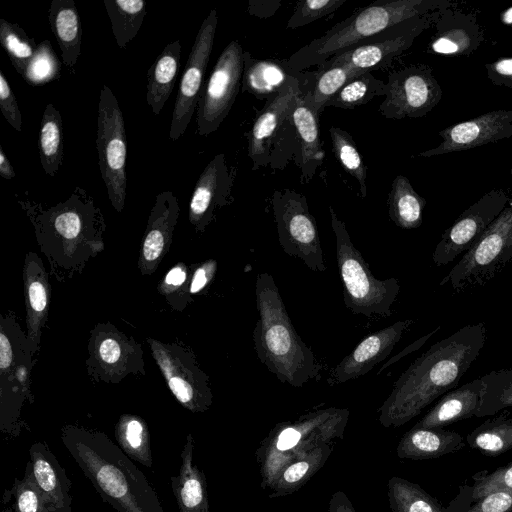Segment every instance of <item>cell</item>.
Returning a JSON list of instances; mask_svg holds the SVG:
<instances>
[{"label": "cell", "instance_id": "1", "mask_svg": "<svg viewBox=\"0 0 512 512\" xmlns=\"http://www.w3.org/2000/svg\"><path fill=\"white\" fill-rule=\"evenodd\" d=\"M486 334L483 322L468 324L430 346L395 381L378 409L380 424L400 427L455 389L479 356Z\"/></svg>", "mask_w": 512, "mask_h": 512}, {"label": "cell", "instance_id": "2", "mask_svg": "<svg viewBox=\"0 0 512 512\" xmlns=\"http://www.w3.org/2000/svg\"><path fill=\"white\" fill-rule=\"evenodd\" d=\"M22 205L50 273L59 282L81 274L104 250V216L84 189L75 187L68 199L48 208L30 202Z\"/></svg>", "mask_w": 512, "mask_h": 512}, {"label": "cell", "instance_id": "3", "mask_svg": "<svg viewBox=\"0 0 512 512\" xmlns=\"http://www.w3.org/2000/svg\"><path fill=\"white\" fill-rule=\"evenodd\" d=\"M61 440L102 499L117 512H165L143 472L104 432L76 425Z\"/></svg>", "mask_w": 512, "mask_h": 512}, {"label": "cell", "instance_id": "4", "mask_svg": "<svg viewBox=\"0 0 512 512\" xmlns=\"http://www.w3.org/2000/svg\"><path fill=\"white\" fill-rule=\"evenodd\" d=\"M255 294L258 319L252 338L260 362L281 383L295 388L319 379L321 365L297 334L270 274H257Z\"/></svg>", "mask_w": 512, "mask_h": 512}, {"label": "cell", "instance_id": "5", "mask_svg": "<svg viewBox=\"0 0 512 512\" xmlns=\"http://www.w3.org/2000/svg\"><path fill=\"white\" fill-rule=\"evenodd\" d=\"M450 0H377L338 22L324 35L292 54L287 60L295 73L322 66L335 55L358 46L376 34L405 20L444 10Z\"/></svg>", "mask_w": 512, "mask_h": 512}, {"label": "cell", "instance_id": "6", "mask_svg": "<svg viewBox=\"0 0 512 512\" xmlns=\"http://www.w3.org/2000/svg\"><path fill=\"white\" fill-rule=\"evenodd\" d=\"M350 412L328 407L276 424L256 450L260 485L270 489L281 471L317 447L342 439Z\"/></svg>", "mask_w": 512, "mask_h": 512}, {"label": "cell", "instance_id": "7", "mask_svg": "<svg viewBox=\"0 0 512 512\" xmlns=\"http://www.w3.org/2000/svg\"><path fill=\"white\" fill-rule=\"evenodd\" d=\"M331 226L336 240V258L343 286L345 306L353 314L365 317H390L391 306L400 292L396 277L377 279L361 252L354 246L345 223L329 206Z\"/></svg>", "mask_w": 512, "mask_h": 512}, {"label": "cell", "instance_id": "8", "mask_svg": "<svg viewBox=\"0 0 512 512\" xmlns=\"http://www.w3.org/2000/svg\"><path fill=\"white\" fill-rule=\"evenodd\" d=\"M32 346L12 312L0 316V420L5 433L16 430L22 407L33 402Z\"/></svg>", "mask_w": 512, "mask_h": 512}, {"label": "cell", "instance_id": "9", "mask_svg": "<svg viewBox=\"0 0 512 512\" xmlns=\"http://www.w3.org/2000/svg\"><path fill=\"white\" fill-rule=\"evenodd\" d=\"M512 263V203L443 277L453 293L485 286Z\"/></svg>", "mask_w": 512, "mask_h": 512}, {"label": "cell", "instance_id": "10", "mask_svg": "<svg viewBox=\"0 0 512 512\" xmlns=\"http://www.w3.org/2000/svg\"><path fill=\"white\" fill-rule=\"evenodd\" d=\"M96 148L109 200L113 208L121 212L127 194V139L121 108L106 85L102 86L99 95Z\"/></svg>", "mask_w": 512, "mask_h": 512}, {"label": "cell", "instance_id": "11", "mask_svg": "<svg viewBox=\"0 0 512 512\" xmlns=\"http://www.w3.org/2000/svg\"><path fill=\"white\" fill-rule=\"evenodd\" d=\"M272 210L283 251L300 259L310 270L324 272V253L306 197L288 188L275 190Z\"/></svg>", "mask_w": 512, "mask_h": 512}, {"label": "cell", "instance_id": "12", "mask_svg": "<svg viewBox=\"0 0 512 512\" xmlns=\"http://www.w3.org/2000/svg\"><path fill=\"white\" fill-rule=\"evenodd\" d=\"M147 342L175 399L193 413L207 411L213 403L210 380L193 350L179 341L165 343L147 338Z\"/></svg>", "mask_w": 512, "mask_h": 512}, {"label": "cell", "instance_id": "13", "mask_svg": "<svg viewBox=\"0 0 512 512\" xmlns=\"http://www.w3.org/2000/svg\"><path fill=\"white\" fill-rule=\"evenodd\" d=\"M87 350V372L97 382L116 384L128 375H145L141 345L110 322L94 326Z\"/></svg>", "mask_w": 512, "mask_h": 512}, {"label": "cell", "instance_id": "14", "mask_svg": "<svg viewBox=\"0 0 512 512\" xmlns=\"http://www.w3.org/2000/svg\"><path fill=\"white\" fill-rule=\"evenodd\" d=\"M243 48L232 40L220 54L202 88L197 106V133L208 136L229 114L239 93L244 69Z\"/></svg>", "mask_w": 512, "mask_h": 512}, {"label": "cell", "instance_id": "15", "mask_svg": "<svg viewBox=\"0 0 512 512\" xmlns=\"http://www.w3.org/2000/svg\"><path fill=\"white\" fill-rule=\"evenodd\" d=\"M440 11L396 24L362 44L335 55L319 68L347 65L362 72L388 68L397 56L412 46L422 32L434 26Z\"/></svg>", "mask_w": 512, "mask_h": 512}, {"label": "cell", "instance_id": "16", "mask_svg": "<svg viewBox=\"0 0 512 512\" xmlns=\"http://www.w3.org/2000/svg\"><path fill=\"white\" fill-rule=\"evenodd\" d=\"M442 88L426 64H411L391 71L378 111L387 119L420 118L442 99Z\"/></svg>", "mask_w": 512, "mask_h": 512}, {"label": "cell", "instance_id": "17", "mask_svg": "<svg viewBox=\"0 0 512 512\" xmlns=\"http://www.w3.org/2000/svg\"><path fill=\"white\" fill-rule=\"evenodd\" d=\"M509 203L510 197L505 189L495 188L486 192L444 231L432 254L433 263L442 267L467 252Z\"/></svg>", "mask_w": 512, "mask_h": 512}, {"label": "cell", "instance_id": "18", "mask_svg": "<svg viewBox=\"0 0 512 512\" xmlns=\"http://www.w3.org/2000/svg\"><path fill=\"white\" fill-rule=\"evenodd\" d=\"M218 15L211 9L203 20L188 56L173 109L169 139L176 141L186 131L198 106L204 74L212 52Z\"/></svg>", "mask_w": 512, "mask_h": 512}, {"label": "cell", "instance_id": "19", "mask_svg": "<svg viewBox=\"0 0 512 512\" xmlns=\"http://www.w3.org/2000/svg\"><path fill=\"white\" fill-rule=\"evenodd\" d=\"M313 75L314 72L306 73L304 78L292 82L267 100L247 136L248 156L252 161L253 171L268 165L276 136L289 123L291 107L297 96L306 93L304 87Z\"/></svg>", "mask_w": 512, "mask_h": 512}, {"label": "cell", "instance_id": "20", "mask_svg": "<svg viewBox=\"0 0 512 512\" xmlns=\"http://www.w3.org/2000/svg\"><path fill=\"white\" fill-rule=\"evenodd\" d=\"M441 143L417 156L460 152L512 137V110H493L451 125L439 132Z\"/></svg>", "mask_w": 512, "mask_h": 512}, {"label": "cell", "instance_id": "21", "mask_svg": "<svg viewBox=\"0 0 512 512\" xmlns=\"http://www.w3.org/2000/svg\"><path fill=\"white\" fill-rule=\"evenodd\" d=\"M233 181L234 170L225 155H215L200 174L190 198L188 218L197 233H203L216 211L229 203Z\"/></svg>", "mask_w": 512, "mask_h": 512}, {"label": "cell", "instance_id": "22", "mask_svg": "<svg viewBox=\"0 0 512 512\" xmlns=\"http://www.w3.org/2000/svg\"><path fill=\"white\" fill-rule=\"evenodd\" d=\"M413 323L414 321L411 319L397 321L363 338L330 371L327 383L330 386L342 384L370 372L390 355L395 345Z\"/></svg>", "mask_w": 512, "mask_h": 512}, {"label": "cell", "instance_id": "23", "mask_svg": "<svg viewBox=\"0 0 512 512\" xmlns=\"http://www.w3.org/2000/svg\"><path fill=\"white\" fill-rule=\"evenodd\" d=\"M179 213L178 199L171 191L156 196L139 251L138 268L143 276L153 274L168 253Z\"/></svg>", "mask_w": 512, "mask_h": 512}, {"label": "cell", "instance_id": "24", "mask_svg": "<svg viewBox=\"0 0 512 512\" xmlns=\"http://www.w3.org/2000/svg\"><path fill=\"white\" fill-rule=\"evenodd\" d=\"M428 52L448 56H469L484 41V31L477 17L455 5L439 12Z\"/></svg>", "mask_w": 512, "mask_h": 512}, {"label": "cell", "instance_id": "25", "mask_svg": "<svg viewBox=\"0 0 512 512\" xmlns=\"http://www.w3.org/2000/svg\"><path fill=\"white\" fill-rule=\"evenodd\" d=\"M23 285L26 309V333L36 355L40 349L43 328L46 325L51 286L42 259L35 252L25 255Z\"/></svg>", "mask_w": 512, "mask_h": 512}, {"label": "cell", "instance_id": "26", "mask_svg": "<svg viewBox=\"0 0 512 512\" xmlns=\"http://www.w3.org/2000/svg\"><path fill=\"white\" fill-rule=\"evenodd\" d=\"M30 467L34 481L52 512H71V482L56 456L45 442L29 448Z\"/></svg>", "mask_w": 512, "mask_h": 512}, {"label": "cell", "instance_id": "27", "mask_svg": "<svg viewBox=\"0 0 512 512\" xmlns=\"http://www.w3.org/2000/svg\"><path fill=\"white\" fill-rule=\"evenodd\" d=\"M318 116L302 93L295 99L288 117L300 141L301 181L304 183L312 180L325 157L319 137Z\"/></svg>", "mask_w": 512, "mask_h": 512}, {"label": "cell", "instance_id": "28", "mask_svg": "<svg viewBox=\"0 0 512 512\" xmlns=\"http://www.w3.org/2000/svg\"><path fill=\"white\" fill-rule=\"evenodd\" d=\"M243 59L242 91L257 99L269 100L292 82L306 75L304 72L292 71L287 60L257 59L248 51H244Z\"/></svg>", "mask_w": 512, "mask_h": 512}, {"label": "cell", "instance_id": "29", "mask_svg": "<svg viewBox=\"0 0 512 512\" xmlns=\"http://www.w3.org/2000/svg\"><path fill=\"white\" fill-rule=\"evenodd\" d=\"M484 391L482 378L474 379L444 394L414 427L444 428L475 416Z\"/></svg>", "mask_w": 512, "mask_h": 512}, {"label": "cell", "instance_id": "30", "mask_svg": "<svg viewBox=\"0 0 512 512\" xmlns=\"http://www.w3.org/2000/svg\"><path fill=\"white\" fill-rule=\"evenodd\" d=\"M194 448V437L189 433L181 451L179 473L171 477L179 512H209L206 478L194 463Z\"/></svg>", "mask_w": 512, "mask_h": 512}, {"label": "cell", "instance_id": "31", "mask_svg": "<svg viewBox=\"0 0 512 512\" xmlns=\"http://www.w3.org/2000/svg\"><path fill=\"white\" fill-rule=\"evenodd\" d=\"M461 434L444 428L412 427L400 439L396 454L400 459L427 460L464 448Z\"/></svg>", "mask_w": 512, "mask_h": 512}, {"label": "cell", "instance_id": "32", "mask_svg": "<svg viewBox=\"0 0 512 512\" xmlns=\"http://www.w3.org/2000/svg\"><path fill=\"white\" fill-rule=\"evenodd\" d=\"M51 30L61 50L64 65L70 73L81 55L82 27L73 0H52L48 9Z\"/></svg>", "mask_w": 512, "mask_h": 512}, {"label": "cell", "instance_id": "33", "mask_svg": "<svg viewBox=\"0 0 512 512\" xmlns=\"http://www.w3.org/2000/svg\"><path fill=\"white\" fill-rule=\"evenodd\" d=\"M180 56V41L174 40L165 46L147 72L146 101L154 115L160 114L174 89Z\"/></svg>", "mask_w": 512, "mask_h": 512}, {"label": "cell", "instance_id": "34", "mask_svg": "<svg viewBox=\"0 0 512 512\" xmlns=\"http://www.w3.org/2000/svg\"><path fill=\"white\" fill-rule=\"evenodd\" d=\"M426 199L412 187L409 179L397 175L391 184L387 206L390 220L399 228L415 229L423 222Z\"/></svg>", "mask_w": 512, "mask_h": 512}, {"label": "cell", "instance_id": "35", "mask_svg": "<svg viewBox=\"0 0 512 512\" xmlns=\"http://www.w3.org/2000/svg\"><path fill=\"white\" fill-rule=\"evenodd\" d=\"M333 449L334 443L323 444L286 466L274 481L268 497L278 498L298 491L325 465Z\"/></svg>", "mask_w": 512, "mask_h": 512}, {"label": "cell", "instance_id": "36", "mask_svg": "<svg viewBox=\"0 0 512 512\" xmlns=\"http://www.w3.org/2000/svg\"><path fill=\"white\" fill-rule=\"evenodd\" d=\"M38 149L43 170L55 176L63 163L64 141L61 114L51 103L46 105L42 115Z\"/></svg>", "mask_w": 512, "mask_h": 512}, {"label": "cell", "instance_id": "37", "mask_svg": "<svg viewBox=\"0 0 512 512\" xmlns=\"http://www.w3.org/2000/svg\"><path fill=\"white\" fill-rule=\"evenodd\" d=\"M508 415L509 412L504 411L473 429L466 436L469 447L489 457H498L511 450L512 418Z\"/></svg>", "mask_w": 512, "mask_h": 512}, {"label": "cell", "instance_id": "38", "mask_svg": "<svg viewBox=\"0 0 512 512\" xmlns=\"http://www.w3.org/2000/svg\"><path fill=\"white\" fill-rule=\"evenodd\" d=\"M118 446L132 460L147 468L153 465L150 435L144 419L134 414H123L115 425Z\"/></svg>", "mask_w": 512, "mask_h": 512}, {"label": "cell", "instance_id": "39", "mask_svg": "<svg viewBox=\"0 0 512 512\" xmlns=\"http://www.w3.org/2000/svg\"><path fill=\"white\" fill-rule=\"evenodd\" d=\"M387 496L392 512H447L420 485L398 476L388 480Z\"/></svg>", "mask_w": 512, "mask_h": 512}, {"label": "cell", "instance_id": "40", "mask_svg": "<svg viewBox=\"0 0 512 512\" xmlns=\"http://www.w3.org/2000/svg\"><path fill=\"white\" fill-rule=\"evenodd\" d=\"M117 45L124 49L137 35L146 15L145 0H104Z\"/></svg>", "mask_w": 512, "mask_h": 512}, {"label": "cell", "instance_id": "41", "mask_svg": "<svg viewBox=\"0 0 512 512\" xmlns=\"http://www.w3.org/2000/svg\"><path fill=\"white\" fill-rule=\"evenodd\" d=\"M365 72L347 65H331L319 68L312 79V87L304 93L315 111L322 113L329 100L352 78Z\"/></svg>", "mask_w": 512, "mask_h": 512}, {"label": "cell", "instance_id": "42", "mask_svg": "<svg viewBox=\"0 0 512 512\" xmlns=\"http://www.w3.org/2000/svg\"><path fill=\"white\" fill-rule=\"evenodd\" d=\"M386 83L365 72L350 79L327 103L326 107L354 109L378 96H385Z\"/></svg>", "mask_w": 512, "mask_h": 512}, {"label": "cell", "instance_id": "43", "mask_svg": "<svg viewBox=\"0 0 512 512\" xmlns=\"http://www.w3.org/2000/svg\"><path fill=\"white\" fill-rule=\"evenodd\" d=\"M481 378L484 391L476 417L493 416L512 407V367L491 371Z\"/></svg>", "mask_w": 512, "mask_h": 512}, {"label": "cell", "instance_id": "44", "mask_svg": "<svg viewBox=\"0 0 512 512\" xmlns=\"http://www.w3.org/2000/svg\"><path fill=\"white\" fill-rule=\"evenodd\" d=\"M332 151L342 168L359 184L360 195H367V167L353 141L351 135L334 125L329 128Z\"/></svg>", "mask_w": 512, "mask_h": 512}, {"label": "cell", "instance_id": "45", "mask_svg": "<svg viewBox=\"0 0 512 512\" xmlns=\"http://www.w3.org/2000/svg\"><path fill=\"white\" fill-rule=\"evenodd\" d=\"M0 43L13 67L23 76L38 46L17 24L0 19Z\"/></svg>", "mask_w": 512, "mask_h": 512}, {"label": "cell", "instance_id": "46", "mask_svg": "<svg viewBox=\"0 0 512 512\" xmlns=\"http://www.w3.org/2000/svg\"><path fill=\"white\" fill-rule=\"evenodd\" d=\"M191 267L178 262L158 284V292L163 295L169 306L183 311L192 301L190 294Z\"/></svg>", "mask_w": 512, "mask_h": 512}, {"label": "cell", "instance_id": "47", "mask_svg": "<svg viewBox=\"0 0 512 512\" xmlns=\"http://www.w3.org/2000/svg\"><path fill=\"white\" fill-rule=\"evenodd\" d=\"M61 63L55 55L49 40L38 45L37 51L28 64L24 80L33 86L43 85L60 77Z\"/></svg>", "mask_w": 512, "mask_h": 512}, {"label": "cell", "instance_id": "48", "mask_svg": "<svg viewBox=\"0 0 512 512\" xmlns=\"http://www.w3.org/2000/svg\"><path fill=\"white\" fill-rule=\"evenodd\" d=\"M10 492L14 497L13 508L16 512H52L34 481L29 462L24 477L15 479Z\"/></svg>", "mask_w": 512, "mask_h": 512}, {"label": "cell", "instance_id": "49", "mask_svg": "<svg viewBox=\"0 0 512 512\" xmlns=\"http://www.w3.org/2000/svg\"><path fill=\"white\" fill-rule=\"evenodd\" d=\"M347 0H303L296 3L286 28L295 29L312 23L338 10Z\"/></svg>", "mask_w": 512, "mask_h": 512}, {"label": "cell", "instance_id": "50", "mask_svg": "<svg viewBox=\"0 0 512 512\" xmlns=\"http://www.w3.org/2000/svg\"><path fill=\"white\" fill-rule=\"evenodd\" d=\"M473 479L474 483L469 487L472 503L497 489L512 490V462L490 473L486 471L478 472L473 476Z\"/></svg>", "mask_w": 512, "mask_h": 512}, {"label": "cell", "instance_id": "51", "mask_svg": "<svg viewBox=\"0 0 512 512\" xmlns=\"http://www.w3.org/2000/svg\"><path fill=\"white\" fill-rule=\"evenodd\" d=\"M461 512H512V490H494L482 496Z\"/></svg>", "mask_w": 512, "mask_h": 512}, {"label": "cell", "instance_id": "52", "mask_svg": "<svg viewBox=\"0 0 512 512\" xmlns=\"http://www.w3.org/2000/svg\"><path fill=\"white\" fill-rule=\"evenodd\" d=\"M0 110L5 120L17 131H22V116L7 78L0 70Z\"/></svg>", "mask_w": 512, "mask_h": 512}, {"label": "cell", "instance_id": "53", "mask_svg": "<svg viewBox=\"0 0 512 512\" xmlns=\"http://www.w3.org/2000/svg\"><path fill=\"white\" fill-rule=\"evenodd\" d=\"M217 261L208 259L191 266L190 294L192 296L205 292L215 278Z\"/></svg>", "mask_w": 512, "mask_h": 512}, {"label": "cell", "instance_id": "54", "mask_svg": "<svg viewBox=\"0 0 512 512\" xmlns=\"http://www.w3.org/2000/svg\"><path fill=\"white\" fill-rule=\"evenodd\" d=\"M492 84L512 88V57H502L485 65Z\"/></svg>", "mask_w": 512, "mask_h": 512}, {"label": "cell", "instance_id": "55", "mask_svg": "<svg viewBox=\"0 0 512 512\" xmlns=\"http://www.w3.org/2000/svg\"><path fill=\"white\" fill-rule=\"evenodd\" d=\"M280 5V0H250L248 13L255 17L268 18L276 13Z\"/></svg>", "mask_w": 512, "mask_h": 512}, {"label": "cell", "instance_id": "56", "mask_svg": "<svg viewBox=\"0 0 512 512\" xmlns=\"http://www.w3.org/2000/svg\"><path fill=\"white\" fill-rule=\"evenodd\" d=\"M328 512H356V510L348 496L343 491H337L331 496Z\"/></svg>", "mask_w": 512, "mask_h": 512}, {"label": "cell", "instance_id": "57", "mask_svg": "<svg viewBox=\"0 0 512 512\" xmlns=\"http://www.w3.org/2000/svg\"><path fill=\"white\" fill-rule=\"evenodd\" d=\"M440 329V326H437L433 331L429 332L428 334L424 335L423 337L419 338L418 340L414 341L412 344L407 346L404 350H402L400 353H398L396 356L392 357L390 360H388L378 371V374H380L384 369L388 368L390 365H392L394 362L400 360L405 355L412 353L416 350H418L432 335H434L438 330Z\"/></svg>", "mask_w": 512, "mask_h": 512}, {"label": "cell", "instance_id": "58", "mask_svg": "<svg viewBox=\"0 0 512 512\" xmlns=\"http://www.w3.org/2000/svg\"><path fill=\"white\" fill-rule=\"evenodd\" d=\"M0 175L4 179H12L16 176V173L1 146H0Z\"/></svg>", "mask_w": 512, "mask_h": 512}, {"label": "cell", "instance_id": "59", "mask_svg": "<svg viewBox=\"0 0 512 512\" xmlns=\"http://www.w3.org/2000/svg\"><path fill=\"white\" fill-rule=\"evenodd\" d=\"M500 20L504 25L512 27V6L500 14Z\"/></svg>", "mask_w": 512, "mask_h": 512}, {"label": "cell", "instance_id": "60", "mask_svg": "<svg viewBox=\"0 0 512 512\" xmlns=\"http://www.w3.org/2000/svg\"><path fill=\"white\" fill-rule=\"evenodd\" d=\"M2 512H16L13 506H9L7 508H4Z\"/></svg>", "mask_w": 512, "mask_h": 512}]
</instances>
